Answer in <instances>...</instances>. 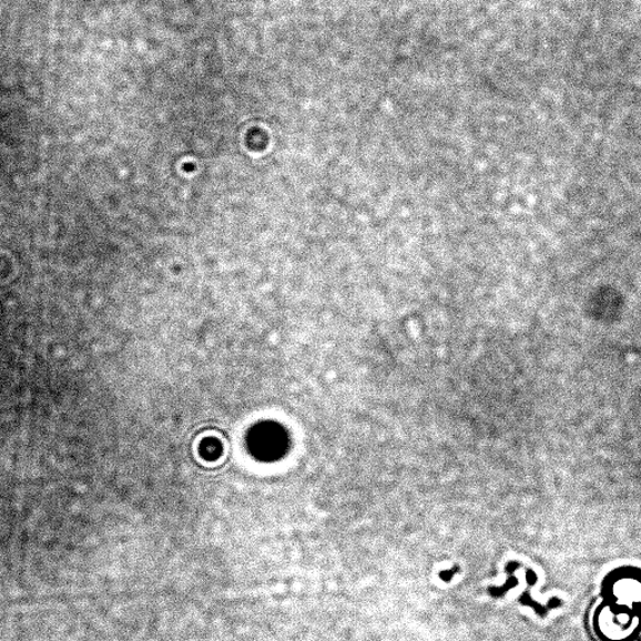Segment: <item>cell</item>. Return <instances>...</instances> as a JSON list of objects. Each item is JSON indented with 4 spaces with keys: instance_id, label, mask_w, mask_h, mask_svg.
<instances>
[{
    "instance_id": "obj_1",
    "label": "cell",
    "mask_w": 641,
    "mask_h": 641,
    "mask_svg": "<svg viewBox=\"0 0 641 641\" xmlns=\"http://www.w3.org/2000/svg\"><path fill=\"white\" fill-rule=\"evenodd\" d=\"M250 448L261 460H276L287 448V436L277 424H261L250 435Z\"/></svg>"
},
{
    "instance_id": "obj_2",
    "label": "cell",
    "mask_w": 641,
    "mask_h": 641,
    "mask_svg": "<svg viewBox=\"0 0 641 641\" xmlns=\"http://www.w3.org/2000/svg\"><path fill=\"white\" fill-rule=\"evenodd\" d=\"M221 451V444L217 440L208 439L202 444V456L207 460L218 459Z\"/></svg>"
}]
</instances>
